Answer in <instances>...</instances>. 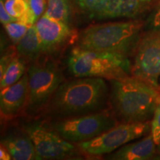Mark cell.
Returning a JSON list of instances; mask_svg holds the SVG:
<instances>
[{
  "instance_id": "ac0fdd59",
  "label": "cell",
  "mask_w": 160,
  "mask_h": 160,
  "mask_svg": "<svg viewBox=\"0 0 160 160\" xmlns=\"http://www.w3.org/2000/svg\"><path fill=\"white\" fill-rule=\"evenodd\" d=\"M44 14L52 19L69 24L71 18V5L69 0H48Z\"/></svg>"
},
{
  "instance_id": "3957f363",
  "label": "cell",
  "mask_w": 160,
  "mask_h": 160,
  "mask_svg": "<svg viewBox=\"0 0 160 160\" xmlns=\"http://www.w3.org/2000/svg\"><path fill=\"white\" fill-rule=\"evenodd\" d=\"M144 25L142 20L137 19L91 25L80 33L76 46L129 57L133 55Z\"/></svg>"
},
{
  "instance_id": "9a60e30c",
  "label": "cell",
  "mask_w": 160,
  "mask_h": 160,
  "mask_svg": "<svg viewBox=\"0 0 160 160\" xmlns=\"http://www.w3.org/2000/svg\"><path fill=\"white\" fill-rule=\"evenodd\" d=\"M160 0H120L118 18L137 19L156 9Z\"/></svg>"
},
{
  "instance_id": "6da1fadb",
  "label": "cell",
  "mask_w": 160,
  "mask_h": 160,
  "mask_svg": "<svg viewBox=\"0 0 160 160\" xmlns=\"http://www.w3.org/2000/svg\"><path fill=\"white\" fill-rule=\"evenodd\" d=\"M109 99L104 79L78 77L62 83L43 111L57 119L88 115L105 111Z\"/></svg>"
},
{
  "instance_id": "4316f807",
  "label": "cell",
  "mask_w": 160,
  "mask_h": 160,
  "mask_svg": "<svg viewBox=\"0 0 160 160\" xmlns=\"http://www.w3.org/2000/svg\"><path fill=\"white\" fill-rule=\"evenodd\" d=\"M157 146H158V148H157V151H158V153H159V154H160V142H159V144H158Z\"/></svg>"
},
{
  "instance_id": "ba28073f",
  "label": "cell",
  "mask_w": 160,
  "mask_h": 160,
  "mask_svg": "<svg viewBox=\"0 0 160 160\" xmlns=\"http://www.w3.org/2000/svg\"><path fill=\"white\" fill-rule=\"evenodd\" d=\"M151 131V123H119L89 141L77 143L82 152L90 156L109 154L133 140L144 137Z\"/></svg>"
},
{
  "instance_id": "5b68a950",
  "label": "cell",
  "mask_w": 160,
  "mask_h": 160,
  "mask_svg": "<svg viewBox=\"0 0 160 160\" xmlns=\"http://www.w3.org/2000/svg\"><path fill=\"white\" fill-rule=\"evenodd\" d=\"M28 97L25 111L29 115H35L44 110L64 77L57 63L50 58L35 60L28 71Z\"/></svg>"
},
{
  "instance_id": "52a82bcc",
  "label": "cell",
  "mask_w": 160,
  "mask_h": 160,
  "mask_svg": "<svg viewBox=\"0 0 160 160\" xmlns=\"http://www.w3.org/2000/svg\"><path fill=\"white\" fill-rule=\"evenodd\" d=\"M132 56L131 75L159 89L160 29H149L142 33Z\"/></svg>"
},
{
  "instance_id": "7c38bea8",
  "label": "cell",
  "mask_w": 160,
  "mask_h": 160,
  "mask_svg": "<svg viewBox=\"0 0 160 160\" xmlns=\"http://www.w3.org/2000/svg\"><path fill=\"white\" fill-rule=\"evenodd\" d=\"M157 144L153 140L152 133L136 142L126 144L111 155H107L106 159L114 160H148L156 157Z\"/></svg>"
},
{
  "instance_id": "2e32d148",
  "label": "cell",
  "mask_w": 160,
  "mask_h": 160,
  "mask_svg": "<svg viewBox=\"0 0 160 160\" xmlns=\"http://www.w3.org/2000/svg\"><path fill=\"white\" fill-rule=\"evenodd\" d=\"M25 59L19 55L15 56L3 74L0 76L1 90L17 82L25 73Z\"/></svg>"
},
{
  "instance_id": "9c48e42d",
  "label": "cell",
  "mask_w": 160,
  "mask_h": 160,
  "mask_svg": "<svg viewBox=\"0 0 160 160\" xmlns=\"http://www.w3.org/2000/svg\"><path fill=\"white\" fill-rule=\"evenodd\" d=\"M34 145L37 159H68L79 157L78 146L64 139L51 128L31 124L24 128Z\"/></svg>"
},
{
  "instance_id": "30bf717a",
  "label": "cell",
  "mask_w": 160,
  "mask_h": 160,
  "mask_svg": "<svg viewBox=\"0 0 160 160\" xmlns=\"http://www.w3.org/2000/svg\"><path fill=\"white\" fill-rule=\"evenodd\" d=\"M43 54L57 52L73 37V32L69 24L43 14L35 24Z\"/></svg>"
},
{
  "instance_id": "5bb4252c",
  "label": "cell",
  "mask_w": 160,
  "mask_h": 160,
  "mask_svg": "<svg viewBox=\"0 0 160 160\" xmlns=\"http://www.w3.org/2000/svg\"><path fill=\"white\" fill-rule=\"evenodd\" d=\"M16 45L17 54L25 60L35 61L43 54L35 25L30 26L25 35Z\"/></svg>"
},
{
  "instance_id": "484cf974",
  "label": "cell",
  "mask_w": 160,
  "mask_h": 160,
  "mask_svg": "<svg viewBox=\"0 0 160 160\" xmlns=\"http://www.w3.org/2000/svg\"><path fill=\"white\" fill-rule=\"evenodd\" d=\"M0 159L1 160H11L12 159L11 153L8 151L5 146L1 145L0 146Z\"/></svg>"
},
{
  "instance_id": "8992f818",
  "label": "cell",
  "mask_w": 160,
  "mask_h": 160,
  "mask_svg": "<svg viewBox=\"0 0 160 160\" xmlns=\"http://www.w3.org/2000/svg\"><path fill=\"white\" fill-rule=\"evenodd\" d=\"M119 124L113 114L102 111L79 117L58 119L50 128L71 143L89 141Z\"/></svg>"
},
{
  "instance_id": "83f0119b",
  "label": "cell",
  "mask_w": 160,
  "mask_h": 160,
  "mask_svg": "<svg viewBox=\"0 0 160 160\" xmlns=\"http://www.w3.org/2000/svg\"><path fill=\"white\" fill-rule=\"evenodd\" d=\"M159 85H160V79H159Z\"/></svg>"
},
{
  "instance_id": "603a6c76",
  "label": "cell",
  "mask_w": 160,
  "mask_h": 160,
  "mask_svg": "<svg viewBox=\"0 0 160 160\" xmlns=\"http://www.w3.org/2000/svg\"><path fill=\"white\" fill-rule=\"evenodd\" d=\"M0 21L3 25L13 22H17L18 20L13 17L6 10L3 0H0Z\"/></svg>"
},
{
  "instance_id": "d4e9b609",
  "label": "cell",
  "mask_w": 160,
  "mask_h": 160,
  "mask_svg": "<svg viewBox=\"0 0 160 160\" xmlns=\"http://www.w3.org/2000/svg\"><path fill=\"white\" fill-rule=\"evenodd\" d=\"M14 53H8V55L3 56L1 58V63H0V76L2 75L3 73L5 72L8 66L11 63V60L13 58L15 57Z\"/></svg>"
},
{
  "instance_id": "d6986e66",
  "label": "cell",
  "mask_w": 160,
  "mask_h": 160,
  "mask_svg": "<svg viewBox=\"0 0 160 160\" xmlns=\"http://www.w3.org/2000/svg\"><path fill=\"white\" fill-rule=\"evenodd\" d=\"M4 5L12 17L30 25L29 8L27 0H5Z\"/></svg>"
},
{
  "instance_id": "8fae6325",
  "label": "cell",
  "mask_w": 160,
  "mask_h": 160,
  "mask_svg": "<svg viewBox=\"0 0 160 160\" xmlns=\"http://www.w3.org/2000/svg\"><path fill=\"white\" fill-rule=\"evenodd\" d=\"M28 97V75L25 73L17 82L1 90L0 112L2 119L14 118L25 110Z\"/></svg>"
},
{
  "instance_id": "ffe728a7",
  "label": "cell",
  "mask_w": 160,
  "mask_h": 160,
  "mask_svg": "<svg viewBox=\"0 0 160 160\" xmlns=\"http://www.w3.org/2000/svg\"><path fill=\"white\" fill-rule=\"evenodd\" d=\"M31 25L22 23L21 22L17 21L6 24L4 25L8 35L13 44L17 45L20 40L22 39Z\"/></svg>"
},
{
  "instance_id": "7a4b0ae2",
  "label": "cell",
  "mask_w": 160,
  "mask_h": 160,
  "mask_svg": "<svg viewBox=\"0 0 160 160\" xmlns=\"http://www.w3.org/2000/svg\"><path fill=\"white\" fill-rule=\"evenodd\" d=\"M109 102L121 123L148 122L160 102L159 89L130 75L111 80Z\"/></svg>"
},
{
  "instance_id": "7402d4cb",
  "label": "cell",
  "mask_w": 160,
  "mask_h": 160,
  "mask_svg": "<svg viewBox=\"0 0 160 160\" xmlns=\"http://www.w3.org/2000/svg\"><path fill=\"white\" fill-rule=\"evenodd\" d=\"M151 133L157 145L160 142V102L158 105L152 119Z\"/></svg>"
},
{
  "instance_id": "4fadbf2b",
  "label": "cell",
  "mask_w": 160,
  "mask_h": 160,
  "mask_svg": "<svg viewBox=\"0 0 160 160\" xmlns=\"http://www.w3.org/2000/svg\"><path fill=\"white\" fill-rule=\"evenodd\" d=\"M1 145L5 146L11 153L12 159H37L36 150L33 141L26 132L11 134L2 139Z\"/></svg>"
},
{
  "instance_id": "e0dca14e",
  "label": "cell",
  "mask_w": 160,
  "mask_h": 160,
  "mask_svg": "<svg viewBox=\"0 0 160 160\" xmlns=\"http://www.w3.org/2000/svg\"><path fill=\"white\" fill-rule=\"evenodd\" d=\"M77 8L90 19L102 20L108 0H72Z\"/></svg>"
},
{
  "instance_id": "44dd1931",
  "label": "cell",
  "mask_w": 160,
  "mask_h": 160,
  "mask_svg": "<svg viewBox=\"0 0 160 160\" xmlns=\"http://www.w3.org/2000/svg\"><path fill=\"white\" fill-rule=\"evenodd\" d=\"M29 8L30 25H33L45 13L48 0H27Z\"/></svg>"
},
{
  "instance_id": "277c9868",
  "label": "cell",
  "mask_w": 160,
  "mask_h": 160,
  "mask_svg": "<svg viewBox=\"0 0 160 160\" xmlns=\"http://www.w3.org/2000/svg\"><path fill=\"white\" fill-rule=\"evenodd\" d=\"M68 67L75 77H98L113 80L131 75V64L128 57L117 54L88 51L75 46L71 50Z\"/></svg>"
},
{
  "instance_id": "cb8c5ba5",
  "label": "cell",
  "mask_w": 160,
  "mask_h": 160,
  "mask_svg": "<svg viewBox=\"0 0 160 160\" xmlns=\"http://www.w3.org/2000/svg\"><path fill=\"white\" fill-rule=\"evenodd\" d=\"M149 29H160V3L148 20Z\"/></svg>"
},
{
  "instance_id": "f1b7e54d",
  "label": "cell",
  "mask_w": 160,
  "mask_h": 160,
  "mask_svg": "<svg viewBox=\"0 0 160 160\" xmlns=\"http://www.w3.org/2000/svg\"><path fill=\"white\" fill-rule=\"evenodd\" d=\"M159 92H160V87H159Z\"/></svg>"
}]
</instances>
